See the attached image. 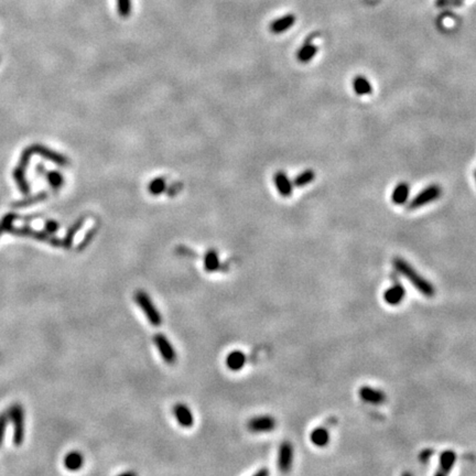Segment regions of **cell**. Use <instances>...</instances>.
Here are the masks:
<instances>
[{"mask_svg": "<svg viewBox=\"0 0 476 476\" xmlns=\"http://www.w3.org/2000/svg\"><path fill=\"white\" fill-rule=\"evenodd\" d=\"M204 268L207 273H214L221 268V261L218 251L214 249L208 250L204 256Z\"/></svg>", "mask_w": 476, "mask_h": 476, "instance_id": "obj_23", "label": "cell"}, {"mask_svg": "<svg viewBox=\"0 0 476 476\" xmlns=\"http://www.w3.org/2000/svg\"><path fill=\"white\" fill-rule=\"evenodd\" d=\"M293 463V447L290 442H282L278 452V467L281 472L287 473L291 469Z\"/></svg>", "mask_w": 476, "mask_h": 476, "instance_id": "obj_9", "label": "cell"}, {"mask_svg": "<svg viewBox=\"0 0 476 476\" xmlns=\"http://www.w3.org/2000/svg\"><path fill=\"white\" fill-rule=\"evenodd\" d=\"M35 171H37V173L40 174V176H41V174H44V173H45V168H44L43 165L39 164V165L37 166V168H35Z\"/></svg>", "mask_w": 476, "mask_h": 476, "instance_id": "obj_35", "label": "cell"}, {"mask_svg": "<svg viewBox=\"0 0 476 476\" xmlns=\"http://www.w3.org/2000/svg\"><path fill=\"white\" fill-rule=\"evenodd\" d=\"M84 222H85V218H80L78 220H76L73 224L71 225V227L68 230V232H66L65 234V236L64 238L62 239V247L65 249H70L71 247H72V244H73V240H74V237H75V235L77 234V232L81 230L82 226L84 225Z\"/></svg>", "mask_w": 476, "mask_h": 476, "instance_id": "obj_19", "label": "cell"}, {"mask_svg": "<svg viewBox=\"0 0 476 476\" xmlns=\"http://www.w3.org/2000/svg\"><path fill=\"white\" fill-rule=\"evenodd\" d=\"M248 429L255 433L270 432L276 428V419L271 415H259L248 421Z\"/></svg>", "mask_w": 476, "mask_h": 476, "instance_id": "obj_8", "label": "cell"}, {"mask_svg": "<svg viewBox=\"0 0 476 476\" xmlns=\"http://www.w3.org/2000/svg\"><path fill=\"white\" fill-rule=\"evenodd\" d=\"M314 179H315L314 171L309 169V170H305L303 172H301L300 174H298L296 179L293 180V184L294 186H297V188H303V186L313 182Z\"/></svg>", "mask_w": 476, "mask_h": 476, "instance_id": "obj_26", "label": "cell"}, {"mask_svg": "<svg viewBox=\"0 0 476 476\" xmlns=\"http://www.w3.org/2000/svg\"><path fill=\"white\" fill-rule=\"evenodd\" d=\"M442 194V189L440 188L438 184H431L428 188L420 191L419 193L415 195L411 202L409 203V209H417L419 207H422L430 202L438 200V198Z\"/></svg>", "mask_w": 476, "mask_h": 476, "instance_id": "obj_5", "label": "cell"}, {"mask_svg": "<svg viewBox=\"0 0 476 476\" xmlns=\"http://www.w3.org/2000/svg\"><path fill=\"white\" fill-rule=\"evenodd\" d=\"M406 297V290L401 285H394L389 287L384 293L385 302L389 305H398Z\"/></svg>", "mask_w": 476, "mask_h": 476, "instance_id": "obj_13", "label": "cell"}, {"mask_svg": "<svg viewBox=\"0 0 476 476\" xmlns=\"http://www.w3.org/2000/svg\"><path fill=\"white\" fill-rule=\"evenodd\" d=\"M30 148H31L33 154L41 155L42 158L49 160L60 167H65L69 165V159L66 158V156L53 151V150L45 146H42V144H32V146H30Z\"/></svg>", "mask_w": 476, "mask_h": 476, "instance_id": "obj_7", "label": "cell"}, {"mask_svg": "<svg viewBox=\"0 0 476 476\" xmlns=\"http://www.w3.org/2000/svg\"><path fill=\"white\" fill-rule=\"evenodd\" d=\"M84 463V457L82 453L80 452H70L69 454H66L65 459H64V465L65 467L69 469V471H78Z\"/></svg>", "mask_w": 476, "mask_h": 476, "instance_id": "obj_22", "label": "cell"}, {"mask_svg": "<svg viewBox=\"0 0 476 476\" xmlns=\"http://www.w3.org/2000/svg\"><path fill=\"white\" fill-rule=\"evenodd\" d=\"M261 475H269V471L267 468H261L260 471H258L255 473V476H261Z\"/></svg>", "mask_w": 476, "mask_h": 476, "instance_id": "obj_36", "label": "cell"}, {"mask_svg": "<svg viewBox=\"0 0 476 476\" xmlns=\"http://www.w3.org/2000/svg\"><path fill=\"white\" fill-rule=\"evenodd\" d=\"M10 234L16 235V236H22V237H31L32 239L39 240V242L42 243H46L53 247H59L62 246V239H60L58 237H54L52 234L46 233L45 231H37L33 230V228L29 227V226H21V227H15L14 225L11 226L9 230L7 231Z\"/></svg>", "mask_w": 476, "mask_h": 476, "instance_id": "obj_2", "label": "cell"}, {"mask_svg": "<svg viewBox=\"0 0 476 476\" xmlns=\"http://www.w3.org/2000/svg\"><path fill=\"white\" fill-rule=\"evenodd\" d=\"M354 92L359 96H366L373 93L372 83L364 75H357L353 80Z\"/></svg>", "mask_w": 476, "mask_h": 476, "instance_id": "obj_20", "label": "cell"}, {"mask_svg": "<svg viewBox=\"0 0 476 476\" xmlns=\"http://www.w3.org/2000/svg\"><path fill=\"white\" fill-rule=\"evenodd\" d=\"M311 442L319 448H323L330 442V433L325 428H315L310 435Z\"/></svg>", "mask_w": 476, "mask_h": 476, "instance_id": "obj_21", "label": "cell"}, {"mask_svg": "<svg viewBox=\"0 0 476 476\" xmlns=\"http://www.w3.org/2000/svg\"><path fill=\"white\" fill-rule=\"evenodd\" d=\"M17 220V215L15 213H10L5 216V218L0 222V235L7 232L9 228L14 225L15 221Z\"/></svg>", "mask_w": 476, "mask_h": 476, "instance_id": "obj_29", "label": "cell"}, {"mask_svg": "<svg viewBox=\"0 0 476 476\" xmlns=\"http://www.w3.org/2000/svg\"><path fill=\"white\" fill-rule=\"evenodd\" d=\"M358 396L361 400L372 405H382L387 399V396L384 391L369 386H361L358 389Z\"/></svg>", "mask_w": 476, "mask_h": 476, "instance_id": "obj_10", "label": "cell"}, {"mask_svg": "<svg viewBox=\"0 0 476 476\" xmlns=\"http://www.w3.org/2000/svg\"><path fill=\"white\" fill-rule=\"evenodd\" d=\"M474 176H475V179H476V170H475V172H474Z\"/></svg>", "mask_w": 476, "mask_h": 476, "instance_id": "obj_37", "label": "cell"}, {"mask_svg": "<svg viewBox=\"0 0 476 476\" xmlns=\"http://www.w3.org/2000/svg\"><path fill=\"white\" fill-rule=\"evenodd\" d=\"M455 462H456V453L454 451H452V450L443 451L441 455H440V460H439L440 471L438 472V474L444 475V474L450 473L451 469L453 468Z\"/></svg>", "mask_w": 476, "mask_h": 476, "instance_id": "obj_16", "label": "cell"}, {"mask_svg": "<svg viewBox=\"0 0 476 476\" xmlns=\"http://www.w3.org/2000/svg\"><path fill=\"white\" fill-rule=\"evenodd\" d=\"M274 181L276 184V188L278 190L279 194L282 197H289L292 195L293 185L290 179L288 178L287 174L283 171H278L274 177Z\"/></svg>", "mask_w": 476, "mask_h": 476, "instance_id": "obj_12", "label": "cell"}, {"mask_svg": "<svg viewBox=\"0 0 476 476\" xmlns=\"http://www.w3.org/2000/svg\"><path fill=\"white\" fill-rule=\"evenodd\" d=\"M8 420H9L8 412L0 413V447H2L4 442V437H5L6 428H7V425H8Z\"/></svg>", "mask_w": 476, "mask_h": 476, "instance_id": "obj_32", "label": "cell"}, {"mask_svg": "<svg viewBox=\"0 0 476 476\" xmlns=\"http://www.w3.org/2000/svg\"><path fill=\"white\" fill-rule=\"evenodd\" d=\"M46 179H47V182H49V184L51 185V188L53 190L61 189L63 186V184H64L63 176L59 171H56V170L47 172L46 173Z\"/></svg>", "mask_w": 476, "mask_h": 476, "instance_id": "obj_28", "label": "cell"}, {"mask_svg": "<svg viewBox=\"0 0 476 476\" xmlns=\"http://www.w3.org/2000/svg\"><path fill=\"white\" fill-rule=\"evenodd\" d=\"M167 189V182L164 178H155L148 184L149 193L153 196H158L164 193Z\"/></svg>", "mask_w": 476, "mask_h": 476, "instance_id": "obj_27", "label": "cell"}, {"mask_svg": "<svg viewBox=\"0 0 476 476\" xmlns=\"http://www.w3.org/2000/svg\"><path fill=\"white\" fill-rule=\"evenodd\" d=\"M225 363L230 371L239 372L240 369H243V367L246 364V355L242 351L235 349V351H232L227 355Z\"/></svg>", "mask_w": 476, "mask_h": 476, "instance_id": "obj_15", "label": "cell"}, {"mask_svg": "<svg viewBox=\"0 0 476 476\" xmlns=\"http://www.w3.org/2000/svg\"><path fill=\"white\" fill-rule=\"evenodd\" d=\"M318 46L314 45L313 43L308 40L305 43L300 47L297 53V59L298 61L301 63H309L311 60L316 56L318 53Z\"/></svg>", "mask_w": 476, "mask_h": 476, "instance_id": "obj_18", "label": "cell"}, {"mask_svg": "<svg viewBox=\"0 0 476 476\" xmlns=\"http://www.w3.org/2000/svg\"><path fill=\"white\" fill-rule=\"evenodd\" d=\"M463 5V0H437L438 7H460Z\"/></svg>", "mask_w": 476, "mask_h": 476, "instance_id": "obj_33", "label": "cell"}, {"mask_svg": "<svg viewBox=\"0 0 476 476\" xmlns=\"http://www.w3.org/2000/svg\"><path fill=\"white\" fill-rule=\"evenodd\" d=\"M393 265L395 269L398 271L400 275L405 277L406 279H408L409 282H410L420 293H422L424 296L428 298L435 297V286H433L429 280H427L425 277L421 276L410 263L405 260V259L395 258L393 260Z\"/></svg>", "mask_w": 476, "mask_h": 476, "instance_id": "obj_1", "label": "cell"}, {"mask_svg": "<svg viewBox=\"0 0 476 476\" xmlns=\"http://www.w3.org/2000/svg\"><path fill=\"white\" fill-rule=\"evenodd\" d=\"M96 233H97V228H96V227L92 228V230H90V231L85 235V237L83 238L82 242H81L80 244H78L77 250H78V251H82L83 249H85L86 247L88 246V244H89L90 242H92V239L94 238Z\"/></svg>", "mask_w": 476, "mask_h": 476, "instance_id": "obj_31", "label": "cell"}, {"mask_svg": "<svg viewBox=\"0 0 476 476\" xmlns=\"http://www.w3.org/2000/svg\"><path fill=\"white\" fill-rule=\"evenodd\" d=\"M59 228H60V225H59V223L57 221L49 220V221H46L45 224H44V231L46 233L52 234V235L54 233H57L59 231Z\"/></svg>", "mask_w": 476, "mask_h": 476, "instance_id": "obj_34", "label": "cell"}, {"mask_svg": "<svg viewBox=\"0 0 476 476\" xmlns=\"http://www.w3.org/2000/svg\"><path fill=\"white\" fill-rule=\"evenodd\" d=\"M173 413L178 424L183 428H191L194 425V417L191 409L185 403H177L173 407Z\"/></svg>", "mask_w": 476, "mask_h": 476, "instance_id": "obj_11", "label": "cell"}, {"mask_svg": "<svg viewBox=\"0 0 476 476\" xmlns=\"http://www.w3.org/2000/svg\"><path fill=\"white\" fill-rule=\"evenodd\" d=\"M8 417L14 425V444L19 447L25 439V412L19 403H15L8 410Z\"/></svg>", "mask_w": 476, "mask_h": 476, "instance_id": "obj_4", "label": "cell"}, {"mask_svg": "<svg viewBox=\"0 0 476 476\" xmlns=\"http://www.w3.org/2000/svg\"><path fill=\"white\" fill-rule=\"evenodd\" d=\"M409 194H410L409 184L401 182L395 186L393 194H391V200H393L394 204H396V205H403V204L407 203Z\"/></svg>", "mask_w": 476, "mask_h": 476, "instance_id": "obj_17", "label": "cell"}, {"mask_svg": "<svg viewBox=\"0 0 476 476\" xmlns=\"http://www.w3.org/2000/svg\"><path fill=\"white\" fill-rule=\"evenodd\" d=\"M294 23H296V16L291 14L286 15L270 23V31L275 34L283 33L290 29Z\"/></svg>", "mask_w": 476, "mask_h": 476, "instance_id": "obj_14", "label": "cell"}, {"mask_svg": "<svg viewBox=\"0 0 476 476\" xmlns=\"http://www.w3.org/2000/svg\"><path fill=\"white\" fill-rule=\"evenodd\" d=\"M135 300L137 304L139 305V308L144 313L147 320L151 323L153 327H160L162 323L161 313L159 312L158 309H156V306L152 302L151 298H150L143 290H138L135 294Z\"/></svg>", "mask_w": 476, "mask_h": 476, "instance_id": "obj_3", "label": "cell"}, {"mask_svg": "<svg viewBox=\"0 0 476 476\" xmlns=\"http://www.w3.org/2000/svg\"><path fill=\"white\" fill-rule=\"evenodd\" d=\"M46 198H47L46 192H40V193H38V194L32 195V196H27V197L23 198V200L15 202L13 204V207H15V208L29 207V206L34 205V204L43 202L44 200H46Z\"/></svg>", "mask_w": 476, "mask_h": 476, "instance_id": "obj_25", "label": "cell"}, {"mask_svg": "<svg viewBox=\"0 0 476 476\" xmlns=\"http://www.w3.org/2000/svg\"><path fill=\"white\" fill-rule=\"evenodd\" d=\"M154 344L156 348H158L161 357L164 358V360L168 365H173L174 363H176L178 359L176 349H174L170 340H169L165 334H162V333L155 334Z\"/></svg>", "mask_w": 476, "mask_h": 476, "instance_id": "obj_6", "label": "cell"}, {"mask_svg": "<svg viewBox=\"0 0 476 476\" xmlns=\"http://www.w3.org/2000/svg\"><path fill=\"white\" fill-rule=\"evenodd\" d=\"M26 171L27 170H25V169H22L18 166L16 167L14 171V179L16 181L18 188H19L21 193L25 195L29 194V192H30V185L26 178Z\"/></svg>", "mask_w": 476, "mask_h": 476, "instance_id": "obj_24", "label": "cell"}, {"mask_svg": "<svg viewBox=\"0 0 476 476\" xmlns=\"http://www.w3.org/2000/svg\"><path fill=\"white\" fill-rule=\"evenodd\" d=\"M118 14L123 18H127L131 13V0H117Z\"/></svg>", "mask_w": 476, "mask_h": 476, "instance_id": "obj_30", "label": "cell"}]
</instances>
